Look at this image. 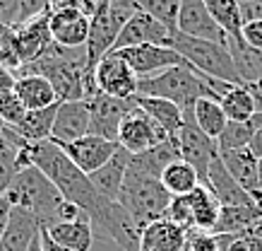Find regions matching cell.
I'll list each match as a JSON object with an SVG mask.
<instances>
[{
    "instance_id": "7c38bea8",
    "label": "cell",
    "mask_w": 262,
    "mask_h": 251,
    "mask_svg": "<svg viewBox=\"0 0 262 251\" xmlns=\"http://www.w3.org/2000/svg\"><path fill=\"white\" fill-rule=\"evenodd\" d=\"M116 53H118L120 58H125V63L130 65L140 78H149V75L164 73V70L176 68V65H190L178 51L171 49V46H133V49H120V51H116Z\"/></svg>"
},
{
    "instance_id": "603a6c76",
    "label": "cell",
    "mask_w": 262,
    "mask_h": 251,
    "mask_svg": "<svg viewBox=\"0 0 262 251\" xmlns=\"http://www.w3.org/2000/svg\"><path fill=\"white\" fill-rule=\"evenodd\" d=\"M39 229H41L39 220L34 218L32 213L12 205L5 235L0 239V251H29L34 237L39 235Z\"/></svg>"
},
{
    "instance_id": "7402d4cb",
    "label": "cell",
    "mask_w": 262,
    "mask_h": 251,
    "mask_svg": "<svg viewBox=\"0 0 262 251\" xmlns=\"http://www.w3.org/2000/svg\"><path fill=\"white\" fill-rule=\"evenodd\" d=\"M224 167L229 169V174L236 181L238 186L250 194L257 203H262V194L260 186H257V157L250 152V147H243V150H229V152H219Z\"/></svg>"
},
{
    "instance_id": "d590c367",
    "label": "cell",
    "mask_w": 262,
    "mask_h": 251,
    "mask_svg": "<svg viewBox=\"0 0 262 251\" xmlns=\"http://www.w3.org/2000/svg\"><path fill=\"white\" fill-rule=\"evenodd\" d=\"M140 12H147L154 20H159L171 34L178 29V12H181V0H135Z\"/></svg>"
},
{
    "instance_id": "2e32d148",
    "label": "cell",
    "mask_w": 262,
    "mask_h": 251,
    "mask_svg": "<svg viewBox=\"0 0 262 251\" xmlns=\"http://www.w3.org/2000/svg\"><path fill=\"white\" fill-rule=\"evenodd\" d=\"M84 136H89V99L63 102L58 106L51 140L56 145H70Z\"/></svg>"
},
{
    "instance_id": "30bf717a",
    "label": "cell",
    "mask_w": 262,
    "mask_h": 251,
    "mask_svg": "<svg viewBox=\"0 0 262 251\" xmlns=\"http://www.w3.org/2000/svg\"><path fill=\"white\" fill-rule=\"evenodd\" d=\"M133 106H135L133 99H116L108 94H101V92L94 94L89 99V133L118 143L120 123Z\"/></svg>"
},
{
    "instance_id": "7a4b0ae2",
    "label": "cell",
    "mask_w": 262,
    "mask_h": 251,
    "mask_svg": "<svg viewBox=\"0 0 262 251\" xmlns=\"http://www.w3.org/2000/svg\"><path fill=\"white\" fill-rule=\"evenodd\" d=\"M41 75L56 89L58 102H80L87 99V51L84 49H65L56 41L51 49L34 63L24 65L17 75Z\"/></svg>"
},
{
    "instance_id": "db71d44e",
    "label": "cell",
    "mask_w": 262,
    "mask_h": 251,
    "mask_svg": "<svg viewBox=\"0 0 262 251\" xmlns=\"http://www.w3.org/2000/svg\"><path fill=\"white\" fill-rule=\"evenodd\" d=\"M3 128H5V123H3V119H0V133H3Z\"/></svg>"
},
{
    "instance_id": "d4e9b609",
    "label": "cell",
    "mask_w": 262,
    "mask_h": 251,
    "mask_svg": "<svg viewBox=\"0 0 262 251\" xmlns=\"http://www.w3.org/2000/svg\"><path fill=\"white\" fill-rule=\"evenodd\" d=\"M48 237L56 244L65 246L72 251H92V242H94V227L89 222V218H77L68 220V222H56L51 227H43Z\"/></svg>"
},
{
    "instance_id": "681fc988",
    "label": "cell",
    "mask_w": 262,
    "mask_h": 251,
    "mask_svg": "<svg viewBox=\"0 0 262 251\" xmlns=\"http://www.w3.org/2000/svg\"><path fill=\"white\" fill-rule=\"evenodd\" d=\"M248 239V251H262V239L255 235H246Z\"/></svg>"
},
{
    "instance_id": "8992f818",
    "label": "cell",
    "mask_w": 262,
    "mask_h": 251,
    "mask_svg": "<svg viewBox=\"0 0 262 251\" xmlns=\"http://www.w3.org/2000/svg\"><path fill=\"white\" fill-rule=\"evenodd\" d=\"M171 201H173V196L164 188L159 179L140 177L133 171L125 174V181H123V188H120L118 196V203L125 208L127 215L135 220V225L140 229L166 218Z\"/></svg>"
},
{
    "instance_id": "f5cc1de1",
    "label": "cell",
    "mask_w": 262,
    "mask_h": 251,
    "mask_svg": "<svg viewBox=\"0 0 262 251\" xmlns=\"http://www.w3.org/2000/svg\"><path fill=\"white\" fill-rule=\"evenodd\" d=\"M238 3H250V5H262V0H238Z\"/></svg>"
},
{
    "instance_id": "ba28073f",
    "label": "cell",
    "mask_w": 262,
    "mask_h": 251,
    "mask_svg": "<svg viewBox=\"0 0 262 251\" xmlns=\"http://www.w3.org/2000/svg\"><path fill=\"white\" fill-rule=\"evenodd\" d=\"M135 102V99H133ZM168 138V133L161 128L159 123L151 119L149 113H144L140 106H133L118 130V145L130 155L147 152L151 147L161 145Z\"/></svg>"
},
{
    "instance_id": "44dd1931",
    "label": "cell",
    "mask_w": 262,
    "mask_h": 251,
    "mask_svg": "<svg viewBox=\"0 0 262 251\" xmlns=\"http://www.w3.org/2000/svg\"><path fill=\"white\" fill-rule=\"evenodd\" d=\"M188 239H190L188 229L164 218L142 229L140 251H188Z\"/></svg>"
},
{
    "instance_id": "9c48e42d",
    "label": "cell",
    "mask_w": 262,
    "mask_h": 251,
    "mask_svg": "<svg viewBox=\"0 0 262 251\" xmlns=\"http://www.w3.org/2000/svg\"><path fill=\"white\" fill-rule=\"evenodd\" d=\"M96 89L101 94L116 99H133L140 89V75L125 63V58H120L116 51L108 56H103L96 65Z\"/></svg>"
},
{
    "instance_id": "836d02e7",
    "label": "cell",
    "mask_w": 262,
    "mask_h": 251,
    "mask_svg": "<svg viewBox=\"0 0 262 251\" xmlns=\"http://www.w3.org/2000/svg\"><path fill=\"white\" fill-rule=\"evenodd\" d=\"M219 104H222V109L229 121H250L255 113H257L255 97L250 94V89H248L246 85H233V87H229V92L222 94Z\"/></svg>"
},
{
    "instance_id": "52a82bcc",
    "label": "cell",
    "mask_w": 262,
    "mask_h": 251,
    "mask_svg": "<svg viewBox=\"0 0 262 251\" xmlns=\"http://www.w3.org/2000/svg\"><path fill=\"white\" fill-rule=\"evenodd\" d=\"M94 232L101 237H108L123 251H140L142 229L135 225V220L125 213V208L118 201H103V205L89 218Z\"/></svg>"
},
{
    "instance_id": "ee69618b",
    "label": "cell",
    "mask_w": 262,
    "mask_h": 251,
    "mask_svg": "<svg viewBox=\"0 0 262 251\" xmlns=\"http://www.w3.org/2000/svg\"><path fill=\"white\" fill-rule=\"evenodd\" d=\"M250 123H253V140H250V152L260 160L262 157V111H257L250 119Z\"/></svg>"
},
{
    "instance_id": "83f0119b",
    "label": "cell",
    "mask_w": 262,
    "mask_h": 251,
    "mask_svg": "<svg viewBox=\"0 0 262 251\" xmlns=\"http://www.w3.org/2000/svg\"><path fill=\"white\" fill-rule=\"evenodd\" d=\"M15 94L22 99L27 111H36V109H46L51 104H58L53 85L46 78H41V75H32V73L17 75Z\"/></svg>"
},
{
    "instance_id": "ffe728a7",
    "label": "cell",
    "mask_w": 262,
    "mask_h": 251,
    "mask_svg": "<svg viewBox=\"0 0 262 251\" xmlns=\"http://www.w3.org/2000/svg\"><path fill=\"white\" fill-rule=\"evenodd\" d=\"M178 160H181V147H178V140H176V136H168L161 145L151 147V150H147V152L130 155L127 171L140 174V177L161 179L164 169H166L168 164L178 162Z\"/></svg>"
},
{
    "instance_id": "ac0fdd59",
    "label": "cell",
    "mask_w": 262,
    "mask_h": 251,
    "mask_svg": "<svg viewBox=\"0 0 262 251\" xmlns=\"http://www.w3.org/2000/svg\"><path fill=\"white\" fill-rule=\"evenodd\" d=\"M17 32V46H19V58L24 65L39 61L53 44V34H51V15L29 20L24 25H15Z\"/></svg>"
},
{
    "instance_id": "c3c4849f",
    "label": "cell",
    "mask_w": 262,
    "mask_h": 251,
    "mask_svg": "<svg viewBox=\"0 0 262 251\" xmlns=\"http://www.w3.org/2000/svg\"><path fill=\"white\" fill-rule=\"evenodd\" d=\"M248 89H250V94L255 97V106H257V111H262V82H257V85H246Z\"/></svg>"
},
{
    "instance_id": "f1b7e54d",
    "label": "cell",
    "mask_w": 262,
    "mask_h": 251,
    "mask_svg": "<svg viewBox=\"0 0 262 251\" xmlns=\"http://www.w3.org/2000/svg\"><path fill=\"white\" fill-rule=\"evenodd\" d=\"M207 10L212 12L214 22L222 27L231 44H243V15L238 0H205Z\"/></svg>"
},
{
    "instance_id": "f907efd6",
    "label": "cell",
    "mask_w": 262,
    "mask_h": 251,
    "mask_svg": "<svg viewBox=\"0 0 262 251\" xmlns=\"http://www.w3.org/2000/svg\"><path fill=\"white\" fill-rule=\"evenodd\" d=\"M29 251H43V246H41V235L34 237V242H32V246H29Z\"/></svg>"
},
{
    "instance_id": "60d3db41",
    "label": "cell",
    "mask_w": 262,
    "mask_h": 251,
    "mask_svg": "<svg viewBox=\"0 0 262 251\" xmlns=\"http://www.w3.org/2000/svg\"><path fill=\"white\" fill-rule=\"evenodd\" d=\"M53 8H56L53 0H17V22L15 25H24V22H29V20L51 15Z\"/></svg>"
},
{
    "instance_id": "7bdbcfd3",
    "label": "cell",
    "mask_w": 262,
    "mask_h": 251,
    "mask_svg": "<svg viewBox=\"0 0 262 251\" xmlns=\"http://www.w3.org/2000/svg\"><path fill=\"white\" fill-rule=\"evenodd\" d=\"M243 41L250 49L262 51V22H246L243 25Z\"/></svg>"
},
{
    "instance_id": "4316f807",
    "label": "cell",
    "mask_w": 262,
    "mask_h": 251,
    "mask_svg": "<svg viewBox=\"0 0 262 251\" xmlns=\"http://www.w3.org/2000/svg\"><path fill=\"white\" fill-rule=\"evenodd\" d=\"M27 145L29 143L15 128H10V126L3 128V133H0V198L8 194V188L12 186L17 171H19L17 157L22 152V147H27Z\"/></svg>"
},
{
    "instance_id": "8fae6325",
    "label": "cell",
    "mask_w": 262,
    "mask_h": 251,
    "mask_svg": "<svg viewBox=\"0 0 262 251\" xmlns=\"http://www.w3.org/2000/svg\"><path fill=\"white\" fill-rule=\"evenodd\" d=\"M178 147H181V160L188 162L192 169L200 174V181L207 184V171L209 164L219 157V145L216 140L207 138L205 133L195 126V121H185L181 126V130L176 133Z\"/></svg>"
},
{
    "instance_id": "6da1fadb",
    "label": "cell",
    "mask_w": 262,
    "mask_h": 251,
    "mask_svg": "<svg viewBox=\"0 0 262 251\" xmlns=\"http://www.w3.org/2000/svg\"><path fill=\"white\" fill-rule=\"evenodd\" d=\"M32 164L39 167L51 179V184L60 191L65 201L75 203L77 208L87 213V218H92L101 208L103 201H108L96 191L92 179L72 162L63 147L56 145L53 140H43V143H36V145L22 147V152L17 157V167L24 169V167H32Z\"/></svg>"
},
{
    "instance_id": "bcb514c9",
    "label": "cell",
    "mask_w": 262,
    "mask_h": 251,
    "mask_svg": "<svg viewBox=\"0 0 262 251\" xmlns=\"http://www.w3.org/2000/svg\"><path fill=\"white\" fill-rule=\"evenodd\" d=\"M10 210H12V205H10V201L3 196V198H0V239L5 235V227H8V220H10Z\"/></svg>"
},
{
    "instance_id": "11a10c76",
    "label": "cell",
    "mask_w": 262,
    "mask_h": 251,
    "mask_svg": "<svg viewBox=\"0 0 262 251\" xmlns=\"http://www.w3.org/2000/svg\"><path fill=\"white\" fill-rule=\"evenodd\" d=\"M53 3H56V8H58V3H60V0H53ZM56 8H53V10H56Z\"/></svg>"
},
{
    "instance_id": "7dc6e473",
    "label": "cell",
    "mask_w": 262,
    "mask_h": 251,
    "mask_svg": "<svg viewBox=\"0 0 262 251\" xmlns=\"http://www.w3.org/2000/svg\"><path fill=\"white\" fill-rule=\"evenodd\" d=\"M39 235H41V246H43V251H72V249H65V246H60V244L53 242L43 227L39 229Z\"/></svg>"
},
{
    "instance_id": "b9f144b4",
    "label": "cell",
    "mask_w": 262,
    "mask_h": 251,
    "mask_svg": "<svg viewBox=\"0 0 262 251\" xmlns=\"http://www.w3.org/2000/svg\"><path fill=\"white\" fill-rule=\"evenodd\" d=\"M60 5H68V8L77 10L80 15H84L92 22L94 17H99L101 12L108 10V0H63Z\"/></svg>"
},
{
    "instance_id": "277c9868",
    "label": "cell",
    "mask_w": 262,
    "mask_h": 251,
    "mask_svg": "<svg viewBox=\"0 0 262 251\" xmlns=\"http://www.w3.org/2000/svg\"><path fill=\"white\" fill-rule=\"evenodd\" d=\"M5 198L10 201V205L32 213L34 218L39 220L41 227L56 225L65 205V198L60 196V191L34 164L17 171V177L12 181V186L8 188Z\"/></svg>"
},
{
    "instance_id": "e575fe53",
    "label": "cell",
    "mask_w": 262,
    "mask_h": 251,
    "mask_svg": "<svg viewBox=\"0 0 262 251\" xmlns=\"http://www.w3.org/2000/svg\"><path fill=\"white\" fill-rule=\"evenodd\" d=\"M233 56V63H236V70L241 75V82L243 85H257L262 82V51L250 49L246 41L243 44H226Z\"/></svg>"
},
{
    "instance_id": "4dcf8cb0",
    "label": "cell",
    "mask_w": 262,
    "mask_h": 251,
    "mask_svg": "<svg viewBox=\"0 0 262 251\" xmlns=\"http://www.w3.org/2000/svg\"><path fill=\"white\" fill-rule=\"evenodd\" d=\"M58 104H51L46 109H36V111H27L24 121L17 126V133L22 136L29 145H36V143H43V140H51V133H53V123H56V113H58Z\"/></svg>"
},
{
    "instance_id": "cb8c5ba5",
    "label": "cell",
    "mask_w": 262,
    "mask_h": 251,
    "mask_svg": "<svg viewBox=\"0 0 262 251\" xmlns=\"http://www.w3.org/2000/svg\"><path fill=\"white\" fill-rule=\"evenodd\" d=\"M127 164H130V152H125L123 147H118V152L113 155L101 169H96L94 174H89L94 188L103 198L118 201L120 188H123V181H125V174H127Z\"/></svg>"
},
{
    "instance_id": "e0dca14e",
    "label": "cell",
    "mask_w": 262,
    "mask_h": 251,
    "mask_svg": "<svg viewBox=\"0 0 262 251\" xmlns=\"http://www.w3.org/2000/svg\"><path fill=\"white\" fill-rule=\"evenodd\" d=\"M51 34L58 46L84 49L89 39V20L68 5H58L51 12Z\"/></svg>"
},
{
    "instance_id": "f546056e",
    "label": "cell",
    "mask_w": 262,
    "mask_h": 251,
    "mask_svg": "<svg viewBox=\"0 0 262 251\" xmlns=\"http://www.w3.org/2000/svg\"><path fill=\"white\" fill-rule=\"evenodd\" d=\"M135 104L142 109L144 113H149L154 121L159 123L161 128L166 130L168 136H176L181 126L185 123L183 119V111L173 102H168V99H159V97H144V94H135Z\"/></svg>"
},
{
    "instance_id": "74e56055",
    "label": "cell",
    "mask_w": 262,
    "mask_h": 251,
    "mask_svg": "<svg viewBox=\"0 0 262 251\" xmlns=\"http://www.w3.org/2000/svg\"><path fill=\"white\" fill-rule=\"evenodd\" d=\"M0 68H8L15 73L22 68L15 25H5V22H0Z\"/></svg>"
},
{
    "instance_id": "484cf974",
    "label": "cell",
    "mask_w": 262,
    "mask_h": 251,
    "mask_svg": "<svg viewBox=\"0 0 262 251\" xmlns=\"http://www.w3.org/2000/svg\"><path fill=\"white\" fill-rule=\"evenodd\" d=\"M192 208V222H195V232H205V235H214L216 222L222 218V203L212 194V188L200 184L192 194H188Z\"/></svg>"
},
{
    "instance_id": "9a60e30c",
    "label": "cell",
    "mask_w": 262,
    "mask_h": 251,
    "mask_svg": "<svg viewBox=\"0 0 262 251\" xmlns=\"http://www.w3.org/2000/svg\"><path fill=\"white\" fill-rule=\"evenodd\" d=\"M65 150V155L70 157L72 162L77 164L84 174H94L96 169H101L103 164L111 160L113 155L118 152V143L113 140H106V138H99V136H84V138L75 140L70 145H60Z\"/></svg>"
},
{
    "instance_id": "f35d334b",
    "label": "cell",
    "mask_w": 262,
    "mask_h": 251,
    "mask_svg": "<svg viewBox=\"0 0 262 251\" xmlns=\"http://www.w3.org/2000/svg\"><path fill=\"white\" fill-rule=\"evenodd\" d=\"M24 116H27V106L22 104V99L17 97L15 92H8V94L0 97V119L5 126L17 128L24 121Z\"/></svg>"
},
{
    "instance_id": "5bb4252c",
    "label": "cell",
    "mask_w": 262,
    "mask_h": 251,
    "mask_svg": "<svg viewBox=\"0 0 262 251\" xmlns=\"http://www.w3.org/2000/svg\"><path fill=\"white\" fill-rule=\"evenodd\" d=\"M176 32L195 39L216 41V44H229L222 27L214 22L212 12L207 10L205 0H181V12H178V29Z\"/></svg>"
},
{
    "instance_id": "4fadbf2b",
    "label": "cell",
    "mask_w": 262,
    "mask_h": 251,
    "mask_svg": "<svg viewBox=\"0 0 262 251\" xmlns=\"http://www.w3.org/2000/svg\"><path fill=\"white\" fill-rule=\"evenodd\" d=\"M168 41H171V32L166 27L151 15L137 10L133 20L118 34V39L113 44V51L133 49V46H168Z\"/></svg>"
},
{
    "instance_id": "d6a6232c",
    "label": "cell",
    "mask_w": 262,
    "mask_h": 251,
    "mask_svg": "<svg viewBox=\"0 0 262 251\" xmlns=\"http://www.w3.org/2000/svg\"><path fill=\"white\" fill-rule=\"evenodd\" d=\"M159 181L164 184V188H166L173 198H176V196L192 194V191L202 184L198 171L192 169L188 162H183V160H178V162H173V164H168L166 169H164V174H161Z\"/></svg>"
},
{
    "instance_id": "f6af8a7d",
    "label": "cell",
    "mask_w": 262,
    "mask_h": 251,
    "mask_svg": "<svg viewBox=\"0 0 262 251\" xmlns=\"http://www.w3.org/2000/svg\"><path fill=\"white\" fill-rule=\"evenodd\" d=\"M0 22L5 25L17 22V0H0Z\"/></svg>"
},
{
    "instance_id": "816d5d0a",
    "label": "cell",
    "mask_w": 262,
    "mask_h": 251,
    "mask_svg": "<svg viewBox=\"0 0 262 251\" xmlns=\"http://www.w3.org/2000/svg\"><path fill=\"white\" fill-rule=\"evenodd\" d=\"M257 186H260V194H262V157L257 160Z\"/></svg>"
},
{
    "instance_id": "d6986e66",
    "label": "cell",
    "mask_w": 262,
    "mask_h": 251,
    "mask_svg": "<svg viewBox=\"0 0 262 251\" xmlns=\"http://www.w3.org/2000/svg\"><path fill=\"white\" fill-rule=\"evenodd\" d=\"M205 186L212 188V194L219 198V203H222L224 208H250V205H262V203H257L253 196L246 194V191L238 186V181L231 177L229 169L224 167L222 157H216L214 162L209 164Z\"/></svg>"
},
{
    "instance_id": "ab89813d",
    "label": "cell",
    "mask_w": 262,
    "mask_h": 251,
    "mask_svg": "<svg viewBox=\"0 0 262 251\" xmlns=\"http://www.w3.org/2000/svg\"><path fill=\"white\" fill-rule=\"evenodd\" d=\"M166 220H171L173 225L188 229V232H195V222H192V208H190V201L188 196H176L171 205L166 210Z\"/></svg>"
},
{
    "instance_id": "8d00e7d4",
    "label": "cell",
    "mask_w": 262,
    "mask_h": 251,
    "mask_svg": "<svg viewBox=\"0 0 262 251\" xmlns=\"http://www.w3.org/2000/svg\"><path fill=\"white\" fill-rule=\"evenodd\" d=\"M250 140H253V123L250 121H229L222 133V138L216 140V145H219V152H229V150L250 147Z\"/></svg>"
},
{
    "instance_id": "5b68a950",
    "label": "cell",
    "mask_w": 262,
    "mask_h": 251,
    "mask_svg": "<svg viewBox=\"0 0 262 251\" xmlns=\"http://www.w3.org/2000/svg\"><path fill=\"white\" fill-rule=\"evenodd\" d=\"M168 46L173 51H178L200 75L219 80V82H229V85H243L238 70H236V63H233V56H231L226 44L195 39V36H185V34L176 32L171 34Z\"/></svg>"
},
{
    "instance_id": "3957f363",
    "label": "cell",
    "mask_w": 262,
    "mask_h": 251,
    "mask_svg": "<svg viewBox=\"0 0 262 251\" xmlns=\"http://www.w3.org/2000/svg\"><path fill=\"white\" fill-rule=\"evenodd\" d=\"M207 80H209V78L200 75L190 65H176V68H168L164 73L149 75V78H140L137 94L168 99V102H173L183 111V119H185V121H192L195 104H198L202 97H209V99H216V102H219V94L207 85Z\"/></svg>"
},
{
    "instance_id": "1f68e13d",
    "label": "cell",
    "mask_w": 262,
    "mask_h": 251,
    "mask_svg": "<svg viewBox=\"0 0 262 251\" xmlns=\"http://www.w3.org/2000/svg\"><path fill=\"white\" fill-rule=\"evenodd\" d=\"M192 121L198 126L202 133H205L207 138L212 140H219L222 138L224 128H226V113H224L222 104L216 102V99H209V97H202L195 104V111H192Z\"/></svg>"
}]
</instances>
